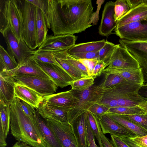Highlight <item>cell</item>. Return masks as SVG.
I'll use <instances>...</instances> for the list:
<instances>
[{"instance_id": "cell-45", "label": "cell", "mask_w": 147, "mask_h": 147, "mask_svg": "<svg viewBox=\"0 0 147 147\" xmlns=\"http://www.w3.org/2000/svg\"><path fill=\"white\" fill-rule=\"evenodd\" d=\"M70 55L77 59H98L99 51L74 53Z\"/></svg>"}, {"instance_id": "cell-17", "label": "cell", "mask_w": 147, "mask_h": 147, "mask_svg": "<svg viewBox=\"0 0 147 147\" xmlns=\"http://www.w3.org/2000/svg\"><path fill=\"white\" fill-rule=\"evenodd\" d=\"M114 2L109 1L104 6L98 27V32L101 35L108 37L116 26L114 18Z\"/></svg>"}, {"instance_id": "cell-10", "label": "cell", "mask_w": 147, "mask_h": 147, "mask_svg": "<svg viewBox=\"0 0 147 147\" xmlns=\"http://www.w3.org/2000/svg\"><path fill=\"white\" fill-rule=\"evenodd\" d=\"M77 37L73 34L47 35L36 51L51 52L69 49L75 45Z\"/></svg>"}, {"instance_id": "cell-40", "label": "cell", "mask_w": 147, "mask_h": 147, "mask_svg": "<svg viewBox=\"0 0 147 147\" xmlns=\"http://www.w3.org/2000/svg\"><path fill=\"white\" fill-rule=\"evenodd\" d=\"M121 115L147 130V113L143 115Z\"/></svg>"}, {"instance_id": "cell-30", "label": "cell", "mask_w": 147, "mask_h": 147, "mask_svg": "<svg viewBox=\"0 0 147 147\" xmlns=\"http://www.w3.org/2000/svg\"><path fill=\"white\" fill-rule=\"evenodd\" d=\"M36 33L38 47L45 40L48 30L44 15L41 10L36 7Z\"/></svg>"}, {"instance_id": "cell-13", "label": "cell", "mask_w": 147, "mask_h": 147, "mask_svg": "<svg viewBox=\"0 0 147 147\" xmlns=\"http://www.w3.org/2000/svg\"><path fill=\"white\" fill-rule=\"evenodd\" d=\"M45 119L63 147H78L70 124H63L53 119Z\"/></svg>"}, {"instance_id": "cell-27", "label": "cell", "mask_w": 147, "mask_h": 147, "mask_svg": "<svg viewBox=\"0 0 147 147\" xmlns=\"http://www.w3.org/2000/svg\"><path fill=\"white\" fill-rule=\"evenodd\" d=\"M66 50L52 52L56 61L68 73L74 80L86 77H85L80 71L67 61L65 57Z\"/></svg>"}, {"instance_id": "cell-50", "label": "cell", "mask_w": 147, "mask_h": 147, "mask_svg": "<svg viewBox=\"0 0 147 147\" xmlns=\"http://www.w3.org/2000/svg\"><path fill=\"white\" fill-rule=\"evenodd\" d=\"M138 93L141 98L147 102V84H143L140 88Z\"/></svg>"}, {"instance_id": "cell-38", "label": "cell", "mask_w": 147, "mask_h": 147, "mask_svg": "<svg viewBox=\"0 0 147 147\" xmlns=\"http://www.w3.org/2000/svg\"><path fill=\"white\" fill-rule=\"evenodd\" d=\"M116 45L106 40L103 47L99 51L98 60L106 64L111 54Z\"/></svg>"}, {"instance_id": "cell-7", "label": "cell", "mask_w": 147, "mask_h": 147, "mask_svg": "<svg viewBox=\"0 0 147 147\" xmlns=\"http://www.w3.org/2000/svg\"><path fill=\"white\" fill-rule=\"evenodd\" d=\"M115 34L120 39L132 41H147V18L116 27Z\"/></svg>"}, {"instance_id": "cell-4", "label": "cell", "mask_w": 147, "mask_h": 147, "mask_svg": "<svg viewBox=\"0 0 147 147\" xmlns=\"http://www.w3.org/2000/svg\"><path fill=\"white\" fill-rule=\"evenodd\" d=\"M9 29L18 40L24 30L22 11L19 0H0V31Z\"/></svg>"}, {"instance_id": "cell-43", "label": "cell", "mask_w": 147, "mask_h": 147, "mask_svg": "<svg viewBox=\"0 0 147 147\" xmlns=\"http://www.w3.org/2000/svg\"><path fill=\"white\" fill-rule=\"evenodd\" d=\"M86 134L88 147H99L96 144L95 136L89 126L87 118L86 125Z\"/></svg>"}, {"instance_id": "cell-18", "label": "cell", "mask_w": 147, "mask_h": 147, "mask_svg": "<svg viewBox=\"0 0 147 147\" xmlns=\"http://www.w3.org/2000/svg\"><path fill=\"white\" fill-rule=\"evenodd\" d=\"M7 72L12 76L20 74L29 75L51 80L31 56L26 58L22 63L18 64L15 68Z\"/></svg>"}, {"instance_id": "cell-19", "label": "cell", "mask_w": 147, "mask_h": 147, "mask_svg": "<svg viewBox=\"0 0 147 147\" xmlns=\"http://www.w3.org/2000/svg\"><path fill=\"white\" fill-rule=\"evenodd\" d=\"M34 121L39 130L47 147H63L45 119L39 114L37 110Z\"/></svg>"}, {"instance_id": "cell-47", "label": "cell", "mask_w": 147, "mask_h": 147, "mask_svg": "<svg viewBox=\"0 0 147 147\" xmlns=\"http://www.w3.org/2000/svg\"><path fill=\"white\" fill-rule=\"evenodd\" d=\"M107 67L105 62L99 61L94 67L92 72V77L96 78L100 76L104 70Z\"/></svg>"}, {"instance_id": "cell-24", "label": "cell", "mask_w": 147, "mask_h": 147, "mask_svg": "<svg viewBox=\"0 0 147 147\" xmlns=\"http://www.w3.org/2000/svg\"><path fill=\"white\" fill-rule=\"evenodd\" d=\"M147 18V4L143 3L130 9L128 12L116 22L119 27Z\"/></svg>"}, {"instance_id": "cell-39", "label": "cell", "mask_w": 147, "mask_h": 147, "mask_svg": "<svg viewBox=\"0 0 147 147\" xmlns=\"http://www.w3.org/2000/svg\"><path fill=\"white\" fill-rule=\"evenodd\" d=\"M68 49L66 50L65 57L67 61L71 65L80 71L85 77H88L87 70L84 66L77 59L67 52Z\"/></svg>"}, {"instance_id": "cell-35", "label": "cell", "mask_w": 147, "mask_h": 147, "mask_svg": "<svg viewBox=\"0 0 147 147\" xmlns=\"http://www.w3.org/2000/svg\"><path fill=\"white\" fill-rule=\"evenodd\" d=\"M31 57L35 60L43 63L60 64L56 61L52 52L47 51L37 52L34 50Z\"/></svg>"}, {"instance_id": "cell-51", "label": "cell", "mask_w": 147, "mask_h": 147, "mask_svg": "<svg viewBox=\"0 0 147 147\" xmlns=\"http://www.w3.org/2000/svg\"><path fill=\"white\" fill-rule=\"evenodd\" d=\"M126 1L130 9L143 3L147 4V0H126Z\"/></svg>"}, {"instance_id": "cell-54", "label": "cell", "mask_w": 147, "mask_h": 147, "mask_svg": "<svg viewBox=\"0 0 147 147\" xmlns=\"http://www.w3.org/2000/svg\"><path fill=\"white\" fill-rule=\"evenodd\" d=\"M11 147H33L26 143L17 142Z\"/></svg>"}, {"instance_id": "cell-22", "label": "cell", "mask_w": 147, "mask_h": 147, "mask_svg": "<svg viewBox=\"0 0 147 147\" xmlns=\"http://www.w3.org/2000/svg\"><path fill=\"white\" fill-rule=\"evenodd\" d=\"M15 97L26 102L38 109L40 104L43 101V96L33 90L16 82Z\"/></svg>"}, {"instance_id": "cell-9", "label": "cell", "mask_w": 147, "mask_h": 147, "mask_svg": "<svg viewBox=\"0 0 147 147\" xmlns=\"http://www.w3.org/2000/svg\"><path fill=\"white\" fill-rule=\"evenodd\" d=\"M106 65L107 67L113 68L131 69L140 68L136 60L119 44L115 45Z\"/></svg>"}, {"instance_id": "cell-2", "label": "cell", "mask_w": 147, "mask_h": 147, "mask_svg": "<svg viewBox=\"0 0 147 147\" xmlns=\"http://www.w3.org/2000/svg\"><path fill=\"white\" fill-rule=\"evenodd\" d=\"M143 85L131 82L109 88L99 84L92 87L90 102L108 109L119 107H134L145 101L138 92Z\"/></svg>"}, {"instance_id": "cell-46", "label": "cell", "mask_w": 147, "mask_h": 147, "mask_svg": "<svg viewBox=\"0 0 147 147\" xmlns=\"http://www.w3.org/2000/svg\"><path fill=\"white\" fill-rule=\"evenodd\" d=\"M105 0H98L96 1L97 8L96 11L94 12L91 18L90 22V24L93 26L96 25L99 19V12L102 5L104 3Z\"/></svg>"}, {"instance_id": "cell-49", "label": "cell", "mask_w": 147, "mask_h": 147, "mask_svg": "<svg viewBox=\"0 0 147 147\" xmlns=\"http://www.w3.org/2000/svg\"><path fill=\"white\" fill-rule=\"evenodd\" d=\"M140 147H147V135L142 137L129 138Z\"/></svg>"}, {"instance_id": "cell-44", "label": "cell", "mask_w": 147, "mask_h": 147, "mask_svg": "<svg viewBox=\"0 0 147 147\" xmlns=\"http://www.w3.org/2000/svg\"><path fill=\"white\" fill-rule=\"evenodd\" d=\"M20 106L24 113L33 121L36 111L34 108L25 102L20 100Z\"/></svg>"}, {"instance_id": "cell-33", "label": "cell", "mask_w": 147, "mask_h": 147, "mask_svg": "<svg viewBox=\"0 0 147 147\" xmlns=\"http://www.w3.org/2000/svg\"><path fill=\"white\" fill-rule=\"evenodd\" d=\"M94 77H87L82 78L74 80L70 84L72 89L77 91H81L92 87L94 84Z\"/></svg>"}, {"instance_id": "cell-29", "label": "cell", "mask_w": 147, "mask_h": 147, "mask_svg": "<svg viewBox=\"0 0 147 147\" xmlns=\"http://www.w3.org/2000/svg\"><path fill=\"white\" fill-rule=\"evenodd\" d=\"M106 41V40L103 39L98 41L78 44L69 49L67 52L71 54L99 51L104 46Z\"/></svg>"}, {"instance_id": "cell-32", "label": "cell", "mask_w": 147, "mask_h": 147, "mask_svg": "<svg viewBox=\"0 0 147 147\" xmlns=\"http://www.w3.org/2000/svg\"><path fill=\"white\" fill-rule=\"evenodd\" d=\"M86 115L89 126L98 141V146L103 147L100 135L102 131L99 120L95 115L88 111H86Z\"/></svg>"}, {"instance_id": "cell-48", "label": "cell", "mask_w": 147, "mask_h": 147, "mask_svg": "<svg viewBox=\"0 0 147 147\" xmlns=\"http://www.w3.org/2000/svg\"><path fill=\"white\" fill-rule=\"evenodd\" d=\"M111 135V142L114 147H130L122 139L119 137Z\"/></svg>"}, {"instance_id": "cell-36", "label": "cell", "mask_w": 147, "mask_h": 147, "mask_svg": "<svg viewBox=\"0 0 147 147\" xmlns=\"http://www.w3.org/2000/svg\"><path fill=\"white\" fill-rule=\"evenodd\" d=\"M115 20L116 22L130 9L126 0H117L114 2Z\"/></svg>"}, {"instance_id": "cell-55", "label": "cell", "mask_w": 147, "mask_h": 147, "mask_svg": "<svg viewBox=\"0 0 147 147\" xmlns=\"http://www.w3.org/2000/svg\"><path fill=\"white\" fill-rule=\"evenodd\" d=\"M138 106L142 109L145 113L147 114V102H145L140 103Z\"/></svg>"}, {"instance_id": "cell-16", "label": "cell", "mask_w": 147, "mask_h": 147, "mask_svg": "<svg viewBox=\"0 0 147 147\" xmlns=\"http://www.w3.org/2000/svg\"><path fill=\"white\" fill-rule=\"evenodd\" d=\"M0 103L10 105L15 98L16 81L7 71H0Z\"/></svg>"}, {"instance_id": "cell-11", "label": "cell", "mask_w": 147, "mask_h": 147, "mask_svg": "<svg viewBox=\"0 0 147 147\" xmlns=\"http://www.w3.org/2000/svg\"><path fill=\"white\" fill-rule=\"evenodd\" d=\"M119 42L139 63L142 69L144 84H147V41H132L120 39Z\"/></svg>"}, {"instance_id": "cell-1", "label": "cell", "mask_w": 147, "mask_h": 147, "mask_svg": "<svg viewBox=\"0 0 147 147\" xmlns=\"http://www.w3.org/2000/svg\"><path fill=\"white\" fill-rule=\"evenodd\" d=\"M59 20V35L73 34L84 31L94 12L91 0H56Z\"/></svg>"}, {"instance_id": "cell-28", "label": "cell", "mask_w": 147, "mask_h": 147, "mask_svg": "<svg viewBox=\"0 0 147 147\" xmlns=\"http://www.w3.org/2000/svg\"><path fill=\"white\" fill-rule=\"evenodd\" d=\"M127 129L136 134L138 137L147 135V130L122 115L108 113L105 114Z\"/></svg>"}, {"instance_id": "cell-53", "label": "cell", "mask_w": 147, "mask_h": 147, "mask_svg": "<svg viewBox=\"0 0 147 147\" xmlns=\"http://www.w3.org/2000/svg\"><path fill=\"white\" fill-rule=\"evenodd\" d=\"M121 139L130 147H140L135 143L132 140L129 138H123Z\"/></svg>"}, {"instance_id": "cell-23", "label": "cell", "mask_w": 147, "mask_h": 147, "mask_svg": "<svg viewBox=\"0 0 147 147\" xmlns=\"http://www.w3.org/2000/svg\"><path fill=\"white\" fill-rule=\"evenodd\" d=\"M104 75L115 74L126 80L139 84H144L142 69H119L107 67L102 71Z\"/></svg>"}, {"instance_id": "cell-21", "label": "cell", "mask_w": 147, "mask_h": 147, "mask_svg": "<svg viewBox=\"0 0 147 147\" xmlns=\"http://www.w3.org/2000/svg\"><path fill=\"white\" fill-rule=\"evenodd\" d=\"M92 87L89 89L78 91L79 100L68 113L69 123L78 117L88 111L93 105L90 102Z\"/></svg>"}, {"instance_id": "cell-12", "label": "cell", "mask_w": 147, "mask_h": 147, "mask_svg": "<svg viewBox=\"0 0 147 147\" xmlns=\"http://www.w3.org/2000/svg\"><path fill=\"white\" fill-rule=\"evenodd\" d=\"M44 102L58 107L68 112L79 100L78 91L72 89L43 96Z\"/></svg>"}, {"instance_id": "cell-25", "label": "cell", "mask_w": 147, "mask_h": 147, "mask_svg": "<svg viewBox=\"0 0 147 147\" xmlns=\"http://www.w3.org/2000/svg\"><path fill=\"white\" fill-rule=\"evenodd\" d=\"M86 112L74 120L71 123L78 147H88L86 125Z\"/></svg>"}, {"instance_id": "cell-52", "label": "cell", "mask_w": 147, "mask_h": 147, "mask_svg": "<svg viewBox=\"0 0 147 147\" xmlns=\"http://www.w3.org/2000/svg\"><path fill=\"white\" fill-rule=\"evenodd\" d=\"M100 137L103 147H114L113 144L102 132Z\"/></svg>"}, {"instance_id": "cell-31", "label": "cell", "mask_w": 147, "mask_h": 147, "mask_svg": "<svg viewBox=\"0 0 147 147\" xmlns=\"http://www.w3.org/2000/svg\"><path fill=\"white\" fill-rule=\"evenodd\" d=\"M18 63L1 45H0V71H8L16 67Z\"/></svg>"}, {"instance_id": "cell-14", "label": "cell", "mask_w": 147, "mask_h": 147, "mask_svg": "<svg viewBox=\"0 0 147 147\" xmlns=\"http://www.w3.org/2000/svg\"><path fill=\"white\" fill-rule=\"evenodd\" d=\"M35 61L57 87L61 88H64L70 85L74 81L60 65H58Z\"/></svg>"}, {"instance_id": "cell-5", "label": "cell", "mask_w": 147, "mask_h": 147, "mask_svg": "<svg viewBox=\"0 0 147 147\" xmlns=\"http://www.w3.org/2000/svg\"><path fill=\"white\" fill-rule=\"evenodd\" d=\"M23 19L24 30L22 38L31 49L38 47L36 27V7L28 0H19Z\"/></svg>"}, {"instance_id": "cell-20", "label": "cell", "mask_w": 147, "mask_h": 147, "mask_svg": "<svg viewBox=\"0 0 147 147\" xmlns=\"http://www.w3.org/2000/svg\"><path fill=\"white\" fill-rule=\"evenodd\" d=\"M37 110L39 114L44 119L55 120L63 124H70L68 120V112L58 107L43 102Z\"/></svg>"}, {"instance_id": "cell-34", "label": "cell", "mask_w": 147, "mask_h": 147, "mask_svg": "<svg viewBox=\"0 0 147 147\" xmlns=\"http://www.w3.org/2000/svg\"><path fill=\"white\" fill-rule=\"evenodd\" d=\"M108 113L120 115H143L146 113L143 110L138 106L134 107L111 108L109 109Z\"/></svg>"}, {"instance_id": "cell-41", "label": "cell", "mask_w": 147, "mask_h": 147, "mask_svg": "<svg viewBox=\"0 0 147 147\" xmlns=\"http://www.w3.org/2000/svg\"><path fill=\"white\" fill-rule=\"evenodd\" d=\"M109 109L102 105L94 104L89 109V111L94 115L98 120L104 115L108 113Z\"/></svg>"}, {"instance_id": "cell-26", "label": "cell", "mask_w": 147, "mask_h": 147, "mask_svg": "<svg viewBox=\"0 0 147 147\" xmlns=\"http://www.w3.org/2000/svg\"><path fill=\"white\" fill-rule=\"evenodd\" d=\"M0 146L6 147V139L10 126L11 108L10 105L0 103Z\"/></svg>"}, {"instance_id": "cell-3", "label": "cell", "mask_w": 147, "mask_h": 147, "mask_svg": "<svg viewBox=\"0 0 147 147\" xmlns=\"http://www.w3.org/2000/svg\"><path fill=\"white\" fill-rule=\"evenodd\" d=\"M20 100L15 97L10 105L11 134L18 141L26 143L33 147H47L34 121L22 109Z\"/></svg>"}, {"instance_id": "cell-6", "label": "cell", "mask_w": 147, "mask_h": 147, "mask_svg": "<svg viewBox=\"0 0 147 147\" xmlns=\"http://www.w3.org/2000/svg\"><path fill=\"white\" fill-rule=\"evenodd\" d=\"M12 76L17 83L33 90L43 96L53 94L58 89V87L51 79L26 74Z\"/></svg>"}, {"instance_id": "cell-15", "label": "cell", "mask_w": 147, "mask_h": 147, "mask_svg": "<svg viewBox=\"0 0 147 147\" xmlns=\"http://www.w3.org/2000/svg\"><path fill=\"white\" fill-rule=\"evenodd\" d=\"M102 133L121 139L135 138L138 136L131 131L114 121L106 115H104L99 120Z\"/></svg>"}, {"instance_id": "cell-8", "label": "cell", "mask_w": 147, "mask_h": 147, "mask_svg": "<svg viewBox=\"0 0 147 147\" xmlns=\"http://www.w3.org/2000/svg\"><path fill=\"white\" fill-rule=\"evenodd\" d=\"M2 34L7 45V52L18 64L32 55L34 50L30 48L23 40H18L9 29H7Z\"/></svg>"}, {"instance_id": "cell-37", "label": "cell", "mask_w": 147, "mask_h": 147, "mask_svg": "<svg viewBox=\"0 0 147 147\" xmlns=\"http://www.w3.org/2000/svg\"><path fill=\"white\" fill-rule=\"evenodd\" d=\"M104 75V77L102 82L99 84L100 85L103 87H111L122 83L130 82L117 75Z\"/></svg>"}, {"instance_id": "cell-42", "label": "cell", "mask_w": 147, "mask_h": 147, "mask_svg": "<svg viewBox=\"0 0 147 147\" xmlns=\"http://www.w3.org/2000/svg\"><path fill=\"white\" fill-rule=\"evenodd\" d=\"M78 59L85 67L86 69L88 76L90 77H92L93 70L96 64L99 61L98 59Z\"/></svg>"}]
</instances>
